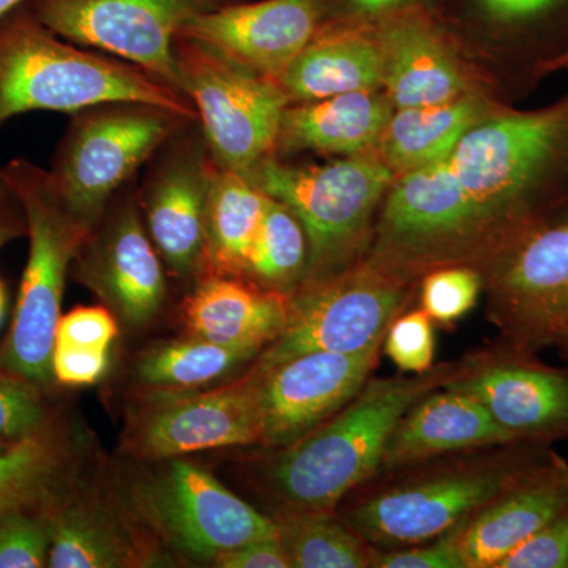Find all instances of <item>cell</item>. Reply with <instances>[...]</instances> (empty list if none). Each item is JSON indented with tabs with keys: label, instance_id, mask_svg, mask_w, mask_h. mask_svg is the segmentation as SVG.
I'll list each match as a JSON object with an SVG mask.
<instances>
[{
	"label": "cell",
	"instance_id": "6da1fadb",
	"mask_svg": "<svg viewBox=\"0 0 568 568\" xmlns=\"http://www.w3.org/2000/svg\"><path fill=\"white\" fill-rule=\"evenodd\" d=\"M568 220V93L500 104L446 159L399 175L362 263L409 284L443 267L487 276L526 239Z\"/></svg>",
	"mask_w": 568,
	"mask_h": 568
},
{
	"label": "cell",
	"instance_id": "7a4b0ae2",
	"mask_svg": "<svg viewBox=\"0 0 568 568\" xmlns=\"http://www.w3.org/2000/svg\"><path fill=\"white\" fill-rule=\"evenodd\" d=\"M515 440L376 474L336 511L369 547L388 549L446 536L552 454Z\"/></svg>",
	"mask_w": 568,
	"mask_h": 568
},
{
	"label": "cell",
	"instance_id": "3957f363",
	"mask_svg": "<svg viewBox=\"0 0 568 568\" xmlns=\"http://www.w3.org/2000/svg\"><path fill=\"white\" fill-rule=\"evenodd\" d=\"M457 361L422 375L369 377L342 410L291 446L265 448L256 485L282 511H335L379 469L387 437L422 396L446 386Z\"/></svg>",
	"mask_w": 568,
	"mask_h": 568
},
{
	"label": "cell",
	"instance_id": "277c9868",
	"mask_svg": "<svg viewBox=\"0 0 568 568\" xmlns=\"http://www.w3.org/2000/svg\"><path fill=\"white\" fill-rule=\"evenodd\" d=\"M106 102L160 104L197 118L189 97L133 63L62 39L28 3L0 18V129L26 112L74 114Z\"/></svg>",
	"mask_w": 568,
	"mask_h": 568
},
{
	"label": "cell",
	"instance_id": "5b68a950",
	"mask_svg": "<svg viewBox=\"0 0 568 568\" xmlns=\"http://www.w3.org/2000/svg\"><path fill=\"white\" fill-rule=\"evenodd\" d=\"M2 171L24 211L29 254L13 321L0 345V369L50 392L55 384L52 351L67 276L92 227L71 212L50 170L13 159Z\"/></svg>",
	"mask_w": 568,
	"mask_h": 568
},
{
	"label": "cell",
	"instance_id": "8992f818",
	"mask_svg": "<svg viewBox=\"0 0 568 568\" xmlns=\"http://www.w3.org/2000/svg\"><path fill=\"white\" fill-rule=\"evenodd\" d=\"M244 175L301 220L308 239L302 283L342 274L364 261L377 213L395 181L373 153L325 163H291L272 155Z\"/></svg>",
	"mask_w": 568,
	"mask_h": 568
},
{
	"label": "cell",
	"instance_id": "52a82bcc",
	"mask_svg": "<svg viewBox=\"0 0 568 568\" xmlns=\"http://www.w3.org/2000/svg\"><path fill=\"white\" fill-rule=\"evenodd\" d=\"M152 465L123 481L121 500L160 547L213 562L230 549L278 537L274 518L235 496L203 467L179 458Z\"/></svg>",
	"mask_w": 568,
	"mask_h": 568
},
{
	"label": "cell",
	"instance_id": "ba28073f",
	"mask_svg": "<svg viewBox=\"0 0 568 568\" xmlns=\"http://www.w3.org/2000/svg\"><path fill=\"white\" fill-rule=\"evenodd\" d=\"M192 115L144 102H106L74 112L50 174L71 212L95 227L123 186Z\"/></svg>",
	"mask_w": 568,
	"mask_h": 568
},
{
	"label": "cell",
	"instance_id": "9c48e42d",
	"mask_svg": "<svg viewBox=\"0 0 568 568\" xmlns=\"http://www.w3.org/2000/svg\"><path fill=\"white\" fill-rule=\"evenodd\" d=\"M174 59L216 166L245 174L275 155L291 103L274 80L189 37L175 39Z\"/></svg>",
	"mask_w": 568,
	"mask_h": 568
},
{
	"label": "cell",
	"instance_id": "30bf717a",
	"mask_svg": "<svg viewBox=\"0 0 568 568\" xmlns=\"http://www.w3.org/2000/svg\"><path fill=\"white\" fill-rule=\"evenodd\" d=\"M417 284L399 282L365 263L302 283L290 295L282 334L252 362L267 369L316 351L358 353L384 339L392 323L416 305Z\"/></svg>",
	"mask_w": 568,
	"mask_h": 568
},
{
	"label": "cell",
	"instance_id": "8fae6325",
	"mask_svg": "<svg viewBox=\"0 0 568 568\" xmlns=\"http://www.w3.org/2000/svg\"><path fill=\"white\" fill-rule=\"evenodd\" d=\"M263 440L261 376L209 390L141 392L126 413L122 454L136 462L181 458L212 448L254 447Z\"/></svg>",
	"mask_w": 568,
	"mask_h": 568
},
{
	"label": "cell",
	"instance_id": "7c38bea8",
	"mask_svg": "<svg viewBox=\"0 0 568 568\" xmlns=\"http://www.w3.org/2000/svg\"><path fill=\"white\" fill-rule=\"evenodd\" d=\"M242 2L246 0H28L26 3L62 39L133 63L183 93L174 59L179 33L196 18Z\"/></svg>",
	"mask_w": 568,
	"mask_h": 568
},
{
	"label": "cell",
	"instance_id": "4fadbf2b",
	"mask_svg": "<svg viewBox=\"0 0 568 568\" xmlns=\"http://www.w3.org/2000/svg\"><path fill=\"white\" fill-rule=\"evenodd\" d=\"M133 183L112 197L71 272L119 323L140 331L163 312L168 268L148 233Z\"/></svg>",
	"mask_w": 568,
	"mask_h": 568
},
{
	"label": "cell",
	"instance_id": "5bb4252c",
	"mask_svg": "<svg viewBox=\"0 0 568 568\" xmlns=\"http://www.w3.org/2000/svg\"><path fill=\"white\" fill-rule=\"evenodd\" d=\"M148 164L136 190L145 227L168 274L194 282L203 274L205 209L219 168L200 121L182 126Z\"/></svg>",
	"mask_w": 568,
	"mask_h": 568
},
{
	"label": "cell",
	"instance_id": "9a60e30c",
	"mask_svg": "<svg viewBox=\"0 0 568 568\" xmlns=\"http://www.w3.org/2000/svg\"><path fill=\"white\" fill-rule=\"evenodd\" d=\"M500 343L538 354L568 331V220L537 231L485 276Z\"/></svg>",
	"mask_w": 568,
	"mask_h": 568
},
{
	"label": "cell",
	"instance_id": "2e32d148",
	"mask_svg": "<svg viewBox=\"0 0 568 568\" xmlns=\"http://www.w3.org/2000/svg\"><path fill=\"white\" fill-rule=\"evenodd\" d=\"M450 390L473 396L517 440L552 446L568 439V366L503 345L457 358Z\"/></svg>",
	"mask_w": 568,
	"mask_h": 568
},
{
	"label": "cell",
	"instance_id": "e0dca14e",
	"mask_svg": "<svg viewBox=\"0 0 568 568\" xmlns=\"http://www.w3.org/2000/svg\"><path fill=\"white\" fill-rule=\"evenodd\" d=\"M375 28L383 51V91L395 110L495 93L491 80L467 59L454 26L437 10L405 11Z\"/></svg>",
	"mask_w": 568,
	"mask_h": 568
},
{
	"label": "cell",
	"instance_id": "ac0fdd59",
	"mask_svg": "<svg viewBox=\"0 0 568 568\" xmlns=\"http://www.w3.org/2000/svg\"><path fill=\"white\" fill-rule=\"evenodd\" d=\"M384 339L358 353L316 351L284 361L261 376L263 448L291 446L334 417L368 383Z\"/></svg>",
	"mask_w": 568,
	"mask_h": 568
},
{
	"label": "cell",
	"instance_id": "d6986e66",
	"mask_svg": "<svg viewBox=\"0 0 568 568\" xmlns=\"http://www.w3.org/2000/svg\"><path fill=\"white\" fill-rule=\"evenodd\" d=\"M328 3L331 0H246L196 18L179 36L201 41L275 81L324 28Z\"/></svg>",
	"mask_w": 568,
	"mask_h": 568
},
{
	"label": "cell",
	"instance_id": "ffe728a7",
	"mask_svg": "<svg viewBox=\"0 0 568 568\" xmlns=\"http://www.w3.org/2000/svg\"><path fill=\"white\" fill-rule=\"evenodd\" d=\"M51 568H130L155 566L160 547L134 521L122 500L112 506L74 480L47 507Z\"/></svg>",
	"mask_w": 568,
	"mask_h": 568
},
{
	"label": "cell",
	"instance_id": "44dd1931",
	"mask_svg": "<svg viewBox=\"0 0 568 568\" xmlns=\"http://www.w3.org/2000/svg\"><path fill=\"white\" fill-rule=\"evenodd\" d=\"M568 510V462L552 452L452 530L465 568H496L511 549Z\"/></svg>",
	"mask_w": 568,
	"mask_h": 568
},
{
	"label": "cell",
	"instance_id": "7402d4cb",
	"mask_svg": "<svg viewBox=\"0 0 568 568\" xmlns=\"http://www.w3.org/2000/svg\"><path fill=\"white\" fill-rule=\"evenodd\" d=\"M515 440L473 396L439 387L422 396L396 422L376 474Z\"/></svg>",
	"mask_w": 568,
	"mask_h": 568
},
{
	"label": "cell",
	"instance_id": "603a6c76",
	"mask_svg": "<svg viewBox=\"0 0 568 568\" xmlns=\"http://www.w3.org/2000/svg\"><path fill=\"white\" fill-rule=\"evenodd\" d=\"M287 305L286 295L265 291L248 280L204 274L194 280L179 313L186 335L263 351L282 334Z\"/></svg>",
	"mask_w": 568,
	"mask_h": 568
},
{
	"label": "cell",
	"instance_id": "cb8c5ba5",
	"mask_svg": "<svg viewBox=\"0 0 568 568\" xmlns=\"http://www.w3.org/2000/svg\"><path fill=\"white\" fill-rule=\"evenodd\" d=\"M395 108L383 89L293 103L284 111L275 156L310 152L339 156L376 155Z\"/></svg>",
	"mask_w": 568,
	"mask_h": 568
},
{
	"label": "cell",
	"instance_id": "d4e9b609",
	"mask_svg": "<svg viewBox=\"0 0 568 568\" xmlns=\"http://www.w3.org/2000/svg\"><path fill=\"white\" fill-rule=\"evenodd\" d=\"M437 13L452 26L481 29L521 63L529 81L568 52V0H439Z\"/></svg>",
	"mask_w": 568,
	"mask_h": 568
},
{
	"label": "cell",
	"instance_id": "484cf974",
	"mask_svg": "<svg viewBox=\"0 0 568 568\" xmlns=\"http://www.w3.org/2000/svg\"><path fill=\"white\" fill-rule=\"evenodd\" d=\"M383 80L376 28L324 26L275 82L293 104L383 89Z\"/></svg>",
	"mask_w": 568,
	"mask_h": 568
},
{
	"label": "cell",
	"instance_id": "4316f807",
	"mask_svg": "<svg viewBox=\"0 0 568 568\" xmlns=\"http://www.w3.org/2000/svg\"><path fill=\"white\" fill-rule=\"evenodd\" d=\"M500 104L495 93H473L447 103L396 108L376 155L395 179L414 173L446 159L459 140Z\"/></svg>",
	"mask_w": 568,
	"mask_h": 568
},
{
	"label": "cell",
	"instance_id": "83f0119b",
	"mask_svg": "<svg viewBox=\"0 0 568 568\" xmlns=\"http://www.w3.org/2000/svg\"><path fill=\"white\" fill-rule=\"evenodd\" d=\"M267 201V194L257 190L244 174L216 168L205 209L201 275L244 278Z\"/></svg>",
	"mask_w": 568,
	"mask_h": 568
},
{
	"label": "cell",
	"instance_id": "f1b7e54d",
	"mask_svg": "<svg viewBox=\"0 0 568 568\" xmlns=\"http://www.w3.org/2000/svg\"><path fill=\"white\" fill-rule=\"evenodd\" d=\"M77 480L70 436L55 422L0 454V511L47 508Z\"/></svg>",
	"mask_w": 568,
	"mask_h": 568
},
{
	"label": "cell",
	"instance_id": "f546056e",
	"mask_svg": "<svg viewBox=\"0 0 568 568\" xmlns=\"http://www.w3.org/2000/svg\"><path fill=\"white\" fill-rule=\"evenodd\" d=\"M260 354L256 347L216 345L186 335L145 349L133 375L141 392L200 390L252 364Z\"/></svg>",
	"mask_w": 568,
	"mask_h": 568
},
{
	"label": "cell",
	"instance_id": "4dcf8cb0",
	"mask_svg": "<svg viewBox=\"0 0 568 568\" xmlns=\"http://www.w3.org/2000/svg\"><path fill=\"white\" fill-rule=\"evenodd\" d=\"M291 568H369L372 547L338 511L271 515Z\"/></svg>",
	"mask_w": 568,
	"mask_h": 568
},
{
	"label": "cell",
	"instance_id": "1f68e13d",
	"mask_svg": "<svg viewBox=\"0 0 568 568\" xmlns=\"http://www.w3.org/2000/svg\"><path fill=\"white\" fill-rule=\"evenodd\" d=\"M308 265V239L287 205L268 197L254 237L244 278L265 291L290 297L301 286Z\"/></svg>",
	"mask_w": 568,
	"mask_h": 568
},
{
	"label": "cell",
	"instance_id": "d6a6232c",
	"mask_svg": "<svg viewBox=\"0 0 568 568\" xmlns=\"http://www.w3.org/2000/svg\"><path fill=\"white\" fill-rule=\"evenodd\" d=\"M118 335V317L104 305L78 306L61 316L52 351L55 384L84 387L99 383L106 373Z\"/></svg>",
	"mask_w": 568,
	"mask_h": 568
},
{
	"label": "cell",
	"instance_id": "836d02e7",
	"mask_svg": "<svg viewBox=\"0 0 568 568\" xmlns=\"http://www.w3.org/2000/svg\"><path fill=\"white\" fill-rule=\"evenodd\" d=\"M485 278L476 268L454 265L429 272L418 283V306L443 327L458 323L476 306Z\"/></svg>",
	"mask_w": 568,
	"mask_h": 568
},
{
	"label": "cell",
	"instance_id": "e575fe53",
	"mask_svg": "<svg viewBox=\"0 0 568 568\" xmlns=\"http://www.w3.org/2000/svg\"><path fill=\"white\" fill-rule=\"evenodd\" d=\"M48 392L24 377L0 369V440L17 444L58 422Z\"/></svg>",
	"mask_w": 568,
	"mask_h": 568
},
{
	"label": "cell",
	"instance_id": "d590c367",
	"mask_svg": "<svg viewBox=\"0 0 568 568\" xmlns=\"http://www.w3.org/2000/svg\"><path fill=\"white\" fill-rule=\"evenodd\" d=\"M50 541L47 508L0 511V568L48 567Z\"/></svg>",
	"mask_w": 568,
	"mask_h": 568
},
{
	"label": "cell",
	"instance_id": "8d00e7d4",
	"mask_svg": "<svg viewBox=\"0 0 568 568\" xmlns=\"http://www.w3.org/2000/svg\"><path fill=\"white\" fill-rule=\"evenodd\" d=\"M383 351L396 368L422 375L435 366V323L420 306L402 313L384 336Z\"/></svg>",
	"mask_w": 568,
	"mask_h": 568
},
{
	"label": "cell",
	"instance_id": "74e56055",
	"mask_svg": "<svg viewBox=\"0 0 568 568\" xmlns=\"http://www.w3.org/2000/svg\"><path fill=\"white\" fill-rule=\"evenodd\" d=\"M496 568H568V510L511 549Z\"/></svg>",
	"mask_w": 568,
	"mask_h": 568
},
{
	"label": "cell",
	"instance_id": "f35d334b",
	"mask_svg": "<svg viewBox=\"0 0 568 568\" xmlns=\"http://www.w3.org/2000/svg\"><path fill=\"white\" fill-rule=\"evenodd\" d=\"M369 568H465L452 532L399 548H373L369 552Z\"/></svg>",
	"mask_w": 568,
	"mask_h": 568
},
{
	"label": "cell",
	"instance_id": "ab89813d",
	"mask_svg": "<svg viewBox=\"0 0 568 568\" xmlns=\"http://www.w3.org/2000/svg\"><path fill=\"white\" fill-rule=\"evenodd\" d=\"M439 0H331L324 26L375 28L379 22L416 9L437 10Z\"/></svg>",
	"mask_w": 568,
	"mask_h": 568
},
{
	"label": "cell",
	"instance_id": "60d3db41",
	"mask_svg": "<svg viewBox=\"0 0 568 568\" xmlns=\"http://www.w3.org/2000/svg\"><path fill=\"white\" fill-rule=\"evenodd\" d=\"M219 568H291L290 558L278 537L250 541L216 556L212 562Z\"/></svg>",
	"mask_w": 568,
	"mask_h": 568
},
{
	"label": "cell",
	"instance_id": "b9f144b4",
	"mask_svg": "<svg viewBox=\"0 0 568 568\" xmlns=\"http://www.w3.org/2000/svg\"><path fill=\"white\" fill-rule=\"evenodd\" d=\"M28 235L24 211L0 166V250Z\"/></svg>",
	"mask_w": 568,
	"mask_h": 568
},
{
	"label": "cell",
	"instance_id": "7bdbcfd3",
	"mask_svg": "<svg viewBox=\"0 0 568 568\" xmlns=\"http://www.w3.org/2000/svg\"><path fill=\"white\" fill-rule=\"evenodd\" d=\"M562 70H568V52L560 55V58L552 59L551 62L544 65V69L540 70V80L541 78L547 77V74L558 73V71Z\"/></svg>",
	"mask_w": 568,
	"mask_h": 568
},
{
	"label": "cell",
	"instance_id": "ee69618b",
	"mask_svg": "<svg viewBox=\"0 0 568 568\" xmlns=\"http://www.w3.org/2000/svg\"><path fill=\"white\" fill-rule=\"evenodd\" d=\"M552 347L558 349L560 357H562V361L566 362V365L568 366V331L564 332V334L559 336L558 342H556Z\"/></svg>",
	"mask_w": 568,
	"mask_h": 568
},
{
	"label": "cell",
	"instance_id": "f6af8a7d",
	"mask_svg": "<svg viewBox=\"0 0 568 568\" xmlns=\"http://www.w3.org/2000/svg\"><path fill=\"white\" fill-rule=\"evenodd\" d=\"M26 2H28V0H0V18L6 17L11 10L17 9V7Z\"/></svg>",
	"mask_w": 568,
	"mask_h": 568
},
{
	"label": "cell",
	"instance_id": "bcb514c9",
	"mask_svg": "<svg viewBox=\"0 0 568 568\" xmlns=\"http://www.w3.org/2000/svg\"><path fill=\"white\" fill-rule=\"evenodd\" d=\"M3 310H6V290H3V284L0 282V320H2Z\"/></svg>",
	"mask_w": 568,
	"mask_h": 568
},
{
	"label": "cell",
	"instance_id": "7dc6e473",
	"mask_svg": "<svg viewBox=\"0 0 568 568\" xmlns=\"http://www.w3.org/2000/svg\"><path fill=\"white\" fill-rule=\"evenodd\" d=\"M18 444V443H17ZM14 444L11 443H3V440H0V454H3V452L9 450L10 447H13Z\"/></svg>",
	"mask_w": 568,
	"mask_h": 568
}]
</instances>
